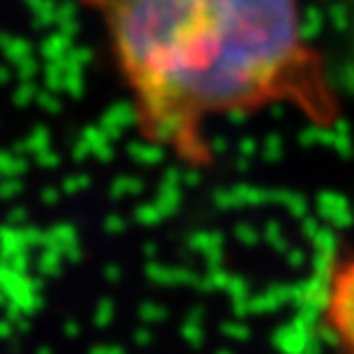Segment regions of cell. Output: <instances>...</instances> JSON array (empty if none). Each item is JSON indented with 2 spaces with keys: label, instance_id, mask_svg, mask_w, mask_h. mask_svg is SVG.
<instances>
[{
  "label": "cell",
  "instance_id": "obj_1",
  "mask_svg": "<svg viewBox=\"0 0 354 354\" xmlns=\"http://www.w3.org/2000/svg\"><path fill=\"white\" fill-rule=\"evenodd\" d=\"M95 17L133 124L184 166L214 164L216 120L290 109L320 129L341 95L301 0H69Z\"/></svg>",
  "mask_w": 354,
  "mask_h": 354
},
{
  "label": "cell",
  "instance_id": "obj_2",
  "mask_svg": "<svg viewBox=\"0 0 354 354\" xmlns=\"http://www.w3.org/2000/svg\"><path fill=\"white\" fill-rule=\"evenodd\" d=\"M324 322L345 354H354V256L336 263L324 292Z\"/></svg>",
  "mask_w": 354,
  "mask_h": 354
}]
</instances>
